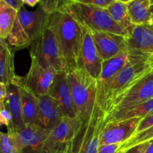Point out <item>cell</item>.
I'll list each match as a JSON object with an SVG mask.
<instances>
[{"mask_svg": "<svg viewBox=\"0 0 153 153\" xmlns=\"http://www.w3.org/2000/svg\"><path fill=\"white\" fill-rule=\"evenodd\" d=\"M67 71L77 68L81 40L82 25L64 9L49 14Z\"/></svg>", "mask_w": 153, "mask_h": 153, "instance_id": "1", "label": "cell"}, {"mask_svg": "<svg viewBox=\"0 0 153 153\" xmlns=\"http://www.w3.org/2000/svg\"><path fill=\"white\" fill-rule=\"evenodd\" d=\"M77 119L82 123H88L97 109V81L81 68L67 71Z\"/></svg>", "mask_w": 153, "mask_h": 153, "instance_id": "2", "label": "cell"}, {"mask_svg": "<svg viewBox=\"0 0 153 153\" xmlns=\"http://www.w3.org/2000/svg\"><path fill=\"white\" fill-rule=\"evenodd\" d=\"M29 49L31 58L35 59L44 68L53 67L57 73L67 71L49 15L34 36Z\"/></svg>", "mask_w": 153, "mask_h": 153, "instance_id": "3", "label": "cell"}, {"mask_svg": "<svg viewBox=\"0 0 153 153\" xmlns=\"http://www.w3.org/2000/svg\"><path fill=\"white\" fill-rule=\"evenodd\" d=\"M63 9L82 26L91 31H105L124 37L128 33L112 19L105 8L69 1Z\"/></svg>", "mask_w": 153, "mask_h": 153, "instance_id": "4", "label": "cell"}, {"mask_svg": "<svg viewBox=\"0 0 153 153\" xmlns=\"http://www.w3.org/2000/svg\"><path fill=\"white\" fill-rule=\"evenodd\" d=\"M48 15L49 13L43 10L40 4L33 11L28 10L22 5L18 10L16 20L6 41L15 49L29 48Z\"/></svg>", "mask_w": 153, "mask_h": 153, "instance_id": "5", "label": "cell"}, {"mask_svg": "<svg viewBox=\"0 0 153 153\" xmlns=\"http://www.w3.org/2000/svg\"><path fill=\"white\" fill-rule=\"evenodd\" d=\"M128 51L129 61L118 72L108 92L104 110L105 114L115 99L150 73L151 67L146 61V58L137 53Z\"/></svg>", "mask_w": 153, "mask_h": 153, "instance_id": "6", "label": "cell"}, {"mask_svg": "<svg viewBox=\"0 0 153 153\" xmlns=\"http://www.w3.org/2000/svg\"><path fill=\"white\" fill-rule=\"evenodd\" d=\"M105 118L104 112L97 108L88 123H81L69 146L71 153H97L100 145V135L105 126Z\"/></svg>", "mask_w": 153, "mask_h": 153, "instance_id": "7", "label": "cell"}, {"mask_svg": "<svg viewBox=\"0 0 153 153\" xmlns=\"http://www.w3.org/2000/svg\"><path fill=\"white\" fill-rule=\"evenodd\" d=\"M153 98V75L149 73L134 84L111 104L105 117L122 114Z\"/></svg>", "mask_w": 153, "mask_h": 153, "instance_id": "8", "label": "cell"}, {"mask_svg": "<svg viewBox=\"0 0 153 153\" xmlns=\"http://www.w3.org/2000/svg\"><path fill=\"white\" fill-rule=\"evenodd\" d=\"M128 61L129 53L126 46V49L120 52L116 56L102 62L101 73L97 80V87L96 99L97 107L102 112H104L106 97L112 82L118 72L128 63Z\"/></svg>", "mask_w": 153, "mask_h": 153, "instance_id": "9", "label": "cell"}, {"mask_svg": "<svg viewBox=\"0 0 153 153\" xmlns=\"http://www.w3.org/2000/svg\"><path fill=\"white\" fill-rule=\"evenodd\" d=\"M31 63L29 71L23 77L17 76V80L26 89L36 97L46 95L49 93L57 71L53 67L44 68L31 58Z\"/></svg>", "mask_w": 153, "mask_h": 153, "instance_id": "10", "label": "cell"}, {"mask_svg": "<svg viewBox=\"0 0 153 153\" xmlns=\"http://www.w3.org/2000/svg\"><path fill=\"white\" fill-rule=\"evenodd\" d=\"M81 122L76 118L63 117L58 126L51 130L45 145L46 153H64Z\"/></svg>", "mask_w": 153, "mask_h": 153, "instance_id": "11", "label": "cell"}, {"mask_svg": "<svg viewBox=\"0 0 153 153\" xmlns=\"http://www.w3.org/2000/svg\"><path fill=\"white\" fill-rule=\"evenodd\" d=\"M82 28V40L77 68L82 69L97 80L101 73L102 61L96 49L91 31L83 26Z\"/></svg>", "mask_w": 153, "mask_h": 153, "instance_id": "12", "label": "cell"}, {"mask_svg": "<svg viewBox=\"0 0 153 153\" xmlns=\"http://www.w3.org/2000/svg\"><path fill=\"white\" fill-rule=\"evenodd\" d=\"M10 130L16 138L20 153H46L45 145L50 131L37 125L28 126L20 130Z\"/></svg>", "mask_w": 153, "mask_h": 153, "instance_id": "13", "label": "cell"}, {"mask_svg": "<svg viewBox=\"0 0 153 153\" xmlns=\"http://www.w3.org/2000/svg\"><path fill=\"white\" fill-rule=\"evenodd\" d=\"M48 95L56 100L64 117L71 119L77 118L67 71H61L56 73Z\"/></svg>", "mask_w": 153, "mask_h": 153, "instance_id": "14", "label": "cell"}, {"mask_svg": "<svg viewBox=\"0 0 153 153\" xmlns=\"http://www.w3.org/2000/svg\"><path fill=\"white\" fill-rule=\"evenodd\" d=\"M140 118L113 121L105 123L100 135V145L121 144L135 133Z\"/></svg>", "mask_w": 153, "mask_h": 153, "instance_id": "15", "label": "cell"}, {"mask_svg": "<svg viewBox=\"0 0 153 153\" xmlns=\"http://www.w3.org/2000/svg\"><path fill=\"white\" fill-rule=\"evenodd\" d=\"M91 33L96 49L102 62L116 56L126 49L124 36L99 31H91Z\"/></svg>", "mask_w": 153, "mask_h": 153, "instance_id": "16", "label": "cell"}, {"mask_svg": "<svg viewBox=\"0 0 153 153\" xmlns=\"http://www.w3.org/2000/svg\"><path fill=\"white\" fill-rule=\"evenodd\" d=\"M127 49L146 57L153 55V31L149 25H132L125 36Z\"/></svg>", "mask_w": 153, "mask_h": 153, "instance_id": "17", "label": "cell"}, {"mask_svg": "<svg viewBox=\"0 0 153 153\" xmlns=\"http://www.w3.org/2000/svg\"><path fill=\"white\" fill-rule=\"evenodd\" d=\"M37 125L44 129L51 131L61 123L63 115L58 102L51 96L43 95L37 97Z\"/></svg>", "mask_w": 153, "mask_h": 153, "instance_id": "18", "label": "cell"}, {"mask_svg": "<svg viewBox=\"0 0 153 153\" xmlns=\"http://www.w3.org/2000/svg\"><path fill=\"white\" fill-rule=\"evenodd\" d=\"M7 86V94L4 99V105L10 111L12 117V126L14 130H20L25 126L22 119L19 86L16 77Z\"/></svg>", "mask_w": 153, "mask_h": 153, "instance_id": "19", "label": "cell"}, {"mask_svg": "<svg viewBox=\"0 0 153 153\" xmlns=\"http://www.w3.org/2000/svg\"><path fill=\"white\" fill-rule=\"evenodd\" d=\"M16 81L19 86V98H20L21 108H22V119L25 126L37 125V111H38V100L37 97L31 91L22 86L17 80Z\"/></svg>", "mask_w": 153, "mask_h": 153, "instance_id": "20", "label": "cell"}, {"mask_svg": "<svg viewBox=\"0 0 153 153\" xmlns=\"http://www.w3.org/2000/svg\"><path fill=\"white\" fill-rule=\"evenodd\" d=\"M13 50L6 40H0V82L9 85L16 76L14 72Z\"/></svg>", "mask_w": 153, "mask_h": 153, "instance_id": "21", "label": "cell"}, {"mask_svg": "<svg viewBox=\"0 0 153 153\" xmlns=\"http://www.w3.org/2000/svg\"><path fill=\"white\" fill-rule=\"evenodd\" d=\"M126 5L132 25H150L152 24L149 0H132Z\"/></svg>", "mask_w": 153, "mask_h": 153, "instance_id": "22", "label": "cell"}, {"mask_svg": "<svg viewBox=\"0 0 153 153\" xmlns=\"http://www.w3.org/2000/svg\"><path fill=\"white\" fill-rule=\"evenodd\" d=\"M152 113H153V98L146 102H143L128 109V111L122 114L105 117V123L113 122V121L132 119V118H140V119H142V118L145 117L149 114Z\"/></svg>", "mask_w": 153, "mask_h": 153, "instance_id": "23", "label": "cell"}, {"mask_svg": "<svg viewBox=\"0 0 153 153\" xmlns=\"http://www.w3.org/2000/svg\"><path fill=\"white\" fill-rule=\"evenodd\" d=\"M18 10L0 0V38L6 40L13 26Z\"/></svg>", "mask_w": 153, "mask_h": 153, "instance_id": "24", "label": "cell"}, {"mask_svg": "<svg viewBox=\"0 0 153 153\" xmlns=\"http://www.w3.org/2000/svg\"><path fill=\"white\" fill-rule=\"evenodd\" d=\"M109 15L114 21L123 29L127 31L132 27L129 16H128L127 5L118 0H114L108 7L106 8Z\"/></svg>", "mask_w": 153, "mask_h": 153, "instance_id": "25", "label": "cell"}, {"mask_svg": "<svg viewBox=\"0 0 153 153\" xmlns=\"http://www.w3.org/2000/svg\"><path fill=\"white\" fill-rule=\"evenodd\" d=\"M151 140H153V126L149 127L147 129L133 134L128 140L121 143L118 151L126 150V149H129V148L140 144V143L150 141Z\"/></svg>", "mask_w": 153, "mask_h": 153, "instance_id": "26", "label": "cell"}, {"mask_svg": "<svg viewBox=\"0 0 153 153\" xmlns=\"http://www.w3.org/2000/svg\"><path fill=\"white\" fill-rule=\"evenodd\" d=\"M0 153H20L16 138L10 129L7 133L0 131Z\"/></svg>", "mask_w": 153, "mask_h": 153, "instance_id": "27", "label": "cell"}, {"mask_svg": "<svg viewBox=\"0 0 153 153\" xmlns=\"http://www.w3.org/2000/svg\"><path fill=\"white\" fill-rule=\"evenodd\" d=\"M70 0H41L39 4L47 13H52L62 9Z\"/></svg>", "mask_w": 153, "mask_h": 153, "instance_id": "28", "label": "cell"}, {"mask_svg": "<svg viewBox=\"0 0 153 153\" xmlns=\"http://www.w3.org/2000/svg\"><path fill=\"white\" fill-rule=\"evenodd\" d=\"M4 126L7 127V129H11L12 126V117L10 111L7 110V108L4 107L0 111V126Z\"/></svg>", "mask_w": 153, "mask_h": 153, "instance_id": "29", "label": "cell"}, {"mask_svg": "<svg viewBox=\"0 0 153 153\" xmlns=\"http://www.w3.org/2000/svg\"><path fill=\"white\" fill-rule=\"evenodd\" d=\"M114 0H70V1H76V2L82 3L85 4L97 6V7L107 8Z\"/></svg>", "mask_w": 153, "mask_h": 153, "instance_id": "30", "label": "cell"}, {"mask_svg": "<svg viewBox=\"0 0 153 153\" xmlns=\"http://www.w3.org/2000/svg\"><path fill=\"white\" fill-rule=\"evenodd\" d=\"M152 126H153V113L149 114V115H147V116H146L145 117L142 118V119L140 120V123H139L138 126H137V129H136L135 133H134V134H137V133L140 132V131H143V130L147 129V128H149V127Z\"/></svg>", "mask_w": 153, "mask_h": 153, "instance_id": "31", "label": "cell"}, {"mask_svg": "<svg viewBox=\"0 0 153 153\" xmlns=\"http://www.w3.org/2000/svg\"><path fill=\"white\" fill-rule=\"evenodd\" d=\"M150 141L145 142V143H140L138 145L132 146L128 149H126L123 151H118L120 153H145L146 151V149L149 146Z\"/></svg>", "mask_w": 153, "mask_h": 153, "instance_id": "32", "label": "cell"}, {"mask_svg": "<svg viewBox=\"0 0 153 153\" xmlns=\"http://www.w3.org/2000/svg\"><path fill=\"white\" fill-rule=\"evenodd\" d=\"M120 146V144H119V143L100 145L97 153H116L119 149Z\"/></svg>", "mask_w": 153, "mask_h": 153, "instance_id": "33", "label": "cell"}, {"mask_svg": "<svg viewBox=\"0 0 153 153\" xmlns=\"http://www.w3.org/2000/svg\"><path fill=\"white\" fill-rule=\"evenodd\" d=\"M4 1L17 10H19L22 5H24L21 0H4Z\"/></svg>", "mask_w": 153, "mask_h": 153, "instance_id": "34", "label": "cell"}, {"mask_svg": "<svg viewBox=\"0 0 153 153\" xmlns=\"http://www.w3.org/2000/svg\"><path fill=\"white\" fill-rule=\"evenodd\" d=\"M7 94V86L0 82V102H4Z\"/></svg>", "mask_w": 153, "mask_h": 153, "instance_id": "35", "label": "cell"}, {"mask_svg": "<svg viewBox=\"0 0 153 153\" xmlns=\"http://www.w3.org/2000/svg\"><path fill=\"white\" fill-rule=\"evenodd\" d=\"M23 4H28L31 7H34L37 4L40 2L39 0H21Z\"/></svg>", "mask_w": 153, "mask_h": 153, "instance_id": "36", "label": "cell"}, {"mask_svg": "<svg viewBox=\"0 0 153 153\" xmlns=\"http://www.w3.org/2000/svg\"><path fill=\"white\" fill-rule=\"evenodd\" d=\"M145 153H153V140H150L149 146L146 149V151Z\"/></svg>", "mask_w": 153, "mask_h": 153, "instance_id": "37", "label": "cell"}, {"mask_svg": "<svg viewBox=\"0 0 153 153\" xmlns=\"http://www.w3.org/2000/svg\"><path fill=\"white\" fill-rule=\"evenodd\" d=\"M146 61H147V62L153 63V55L148 56L147 58H146Z\"/></svg>", "mask_w": 153, "mask_h": 153, "instance_id": "38", "label": "cell"}, {"mask_svg": "<svg viewBox=\"0 0 153 153\" xmlns=\"http://www.w3.org/2000/svg\"><path fill=\"white\" fill-rule=\"evenodd\" d=\"M118 1H121V2L123 3H125V4H128V2H130V1H132V0H118Z\"/></svg>", "mask_w": 153, "mask_h": 153, "instance_id": "39", "label": "cell"}, {"mask_svg": "<svg viewBox=\"0 0 153 153\" xmlns=\"http://www.w3.org/2000/svg\"><path fill=\"white\" fill-rule=\"evenodd\" d=\"M150 10H151V13H152V23H153V4H152L150 5Z\"/></svg>", "mask_w": 153, "mask_h": 153, "instance_id": "40", "label": "cell"}, {"mask_svg": "<svg viewBox=\"0 0 153 153\" xmlns=\"http://www.w3.org/2000/svg\"><path fill=\"white\" fill-rule=\"evenodd\" d=\"M148 63H149V62H148ZM149 65H150V67H151L150 73H151V74L153 75V63H149Z\"/></svg>", "mask_w": 153, "mask_h": 153, "instance_id": "41", "label": "cell"}, {"mask_svg": "<svg viewBox=\"0 0 153 153\" xmlns=\"http://www.w3.org/2000/svg\"><path fill=\"white\" fill-rule=\"evenodd\" d=\"M4 107V102H0V111H1Z\"/></svg>", "mask_w": 153, "mask_h": 153, "instance_id": "42", "label": "cell"}, {"mask_svg": "<svg viewBox=\"0 0 153 153\" xmlns=\"http://www.w3.org/2000/svg\"><path fill=\"white\" fill-rule=\"evenodd\" d=\"M69 146H70V144H69ZM68 146V147H67V150H66V152H64V153H71V152H70V146Z\"/></svg>", "mask_w": 153, "mask_h": 153, "instance_id": "43", "label": "cell"}, {"mask_svg": "<svg viewBox=\"0 0 153 153\" xmlns=\"http://www.w3.org/2000/svg\"><path fill=\"white\" fill-rule=\"evenodd\" d=\"M149 26L150 27V28H151V29H152V31H153V23H152V24H151V25H149Z\"/></svg>", "mask_w": 153, "mask_h": 153, "instance_id": "44", "label": "cell"}, {"mask_svg": "<svg viewBox=\"0 0 153 153\" xmlns=\"http://www.w3.org/2000/svg\"><path fill=\"white\" fill-rule=\"evenodd\" d=\"M149 1H150V4H153V0H149Z\"/></svg>", "mask_w": 153, "mask_h": 153, "instance_id": "45", "label": "cell"}, {"mask_svg": "<svg viewBox=\"0 0 153 153\" xmlns=\"http://www.w3.org/2000/svg\"><path fill=\"white\" fill-rule=\"evenodd\" d=\"M39 1H41V0H39Z\"/></svg>", "mask_w": 153, "mask_h": 153, "instance_id": "46", "label": "cell"}, {"mask_svg": "<svg viewBox=\"0 0 153 153\" xmlns=\"http://www.w3.org/2000/svg\"><path fill=\"white\" fill-rule=\"evenodd\" d=\"M0 40H1V38H0Z\"/></svg>", "mask_w": 153, "mask_h": 153, "instance_id": "47", "label": "cell"}]
</instances>
